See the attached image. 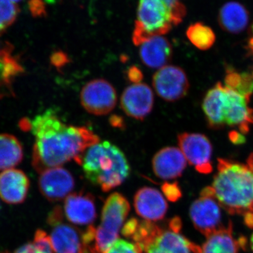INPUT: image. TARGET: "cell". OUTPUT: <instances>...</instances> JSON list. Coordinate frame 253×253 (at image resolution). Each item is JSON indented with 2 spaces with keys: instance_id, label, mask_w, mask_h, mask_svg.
<instances>
[{
  "instance_id": "83f0119b",
  "label": "cell",
  "mask_w": 253,
  "mask_h": 253,
  "mask_svg": "<svg viewBox=\"0 0 253 253\" xmlns=\"http://www.w3.org/2000/svg\"><path fill=\"white\" fill-rule=\"evenodd\" d=\"M19 9L9 0H0V36L15 22Z\"/></svg>"
},
{
  "instance_id": "7c38bea8",
  "label": "cell",
  "mask_w": 253,
  "mask_h": 253,
  "mask_svg": "<svg viewBox=\"0 0 253 253\" xmlns=\"http://www.w3.org/2000/svg\"><path fill=\"white\" fill-rule=\"evenodd\" d=\"M169 229H163L146 253H198L199 246L181 234V219L175 217L169 222Z\"/></svg>"
},
{
  "instance_id": "44dd1931",
  "label": "cell",
  "mask_w": 253,
  "mask_h": 253,
  "mask_svg": "<svg viewBox=\"0 0 253 253\" xmlns=\"http://www.w3.org/2000/svg\"><path fill=\"white\" fill-rule=\"evenodd\" d=\"M245 243L234 238L232 223L229 221L225 227L206 237L204 244L199 247V253H239Z\"/></svg>"
},
{
  "instance_id": "277c9868",
  "label": "cell",
  "mask_w": 253,
  "mask_h": 253,
  "mask_svg": "<svg viewBox=\"0 0 253 253\" xmlns=\"http://www.w3.org/2000/svg\"><path fill=\"white\" fill-rule=\"evenodd\" d=\"M250 99L217 83L206 94L203 110L208 124L213 129L224 126H236L246 134L253 125V110Z\"/></svg>"
},
{
  "instance_id": "836d02e7",
  "label": "cell",
  "mask_w": 253,
  "mask_h": 253,
  "mask_svg": "<svg viewBox=\"0 0 253 253\" xmlns=\"http://www.w3.org/2000/svg\"><path fill=\"white\" fill-rule=\"evenodd\" d=\"M229 138L230 140L235 144H241L246 141L244 134L237 131H231L229 133Z\"/></svg>"
},
{
  "instance_id": "d6986e66",
  "label": "cell",
  "mask_w": 253,
  "mask_h": 253,
  "mask_svg": "<svg viewBox=\"0 0 253 253\" xmlns=\"http://www.w3.org/2000/svg\"><path fill=\"white\" fill-rule=\"evenodd\" d=\"M139 48V56L143 63L151 68L167 66L172 56V47L167 38L153 37L144 42Z\"/></svg>"
},
{
  "instance_id": "30bf717a",
  "label": "cell",
  "mask_w": 253,
  "mask_h": 253,
  "mask_svg": "<svg viewBox=\"0 0 253 253\" xmlns=\"http://www.w3.org/2000/svg\"><path fill=\"white\" fill-rule=\"evenodd\" d=\"M179 149L186 161L201 174L212 172V146L204 134L184 132L178 136Z\"/></svg>"
},
{
  "instance_id": "8fae6325",
  "label": "cell",
  "mask_w": 253,
  "mask_h": 253,
  "mask_svg": "<svg viewBox=\"0 0 253 253\" xmlns=\"http://www.w3.org/2000/svg\"><path fill=\"white\" fill-rule=\"evenodd\" d=\"M153 86L160 97L168 102H174L186 96L189 83L182 68L167 65L155 73Z\"/></svg>"
},
{
  "instance_id": "7a4b0ae2",
  "label": "cell",
  "mask_w": 253,
  "mask_h": 253,
  "mask_svg": "<svg viewBox=\"0 0 253 253\" xmlns=\"http://www.w3.org/2000/svg\"><path fill=\"white\" fill-rule=\"evenodd\" d=\"M211 186L205 188L229 214L243 216L253 228V174L247 165L219 158Z\"/></svg>"
},
{
  "instance_id": "d590c367",
  "label": "cell",
  "mask_w": 253,
  "mask_h": 253,
  "mask_svg": "<svg viewBox=\"0 0 253 253\" xmlns=\"http://www.w3.org/2000/svg\"><path fill=\"white\" fill-rule=\"evenodd\" d=\"M249 48L253 52V24L251 27V38H250L249 41Z\"/></svg>"
},
{
  "instance_id": "7402d4cb",
  "label": "cell",
  "mask_w": 253,
  "mask_h": 253,
  "mask_svg": "<svg viewBox=\"0 0 253 253\" xmlns=\"http://www.w3.org/2000/svg\"><path fill=\"white\" fill-rule=\"evenodd\" d=\"M219 26L232 34L244 31L249 22V13L244 5L229 1L221 6L218 16Z\"/></svg>"
},
{
  "instance_id": "f546056e",
  "label": "cell",
  "mask_w": 253,
  "mask_h": 253,
  "mask_svg": "<svg viewBox=\"0 0 253 253\" xmlns=\"http://www.w3.org/2000/svg\"><path fill=\"white\" fill-rule=\"evenodd\" d=\"M162 191L167 199L172 202H175L181 196L180 188L176 182L165 183L162 186Z\"/></svg>"
},
{
  "instance_id": "603a6c76",
  "label": "cell",
  "mask_w": 253,
  "mask_h": 253,
  "mask_svg": "<svg viewBox=\"0 0 253 253\" xmlns=\"http://www.w3.org/2000/svg\"><path fill=\"white\" fill-rule=\"evenodd\" d=\"M22 144L14 136L0 134V170L13 169L23 161Z\"/></svg>"
},
{
  "instance_id": "4dcf8cb0",
  "label": "cell",
  "mask_w": 253,
  "mask_h": 253,
  "mask_svg": "<svg viewBox=\"0 0 253 253\" xmlns=\"http://www.w3.org/2000/svg\"><path fill=\"white\" fill-rule=\"evenodd\" d=\"M29 8L34 16H42L45 14V5L42 0H31Z\"/></svg>"
},
{
  "instance_id": "1f68e13d",
  "label": "cell",
  "mask_w": 253,
  "mask_h": 253,
  "mask_svg": "<svg viewBox=\"0 0 253 253\" xmlns=\"http://www.w3.org/2000/svg\"><path fill=\"white\" fill-rule=\"evenodd\" d=\"M126 76H127L128 79L131 83L134 84H139L141 83V81H142L143 73L141 72L140 69L136 66H131L129 69L127 70L126 72Z\"/></svg>"
},
{
  "instance_id": "484cf974",
  "label": "cell",
  "mask_w": 253,
  "mask_h": 253,
  "mask_svg": "<svg viewBox=\"0 0 253 253\" xmlns=\"http://www.w3.org/2000/svg\"><path fill=\"white\" fill-rule=\"evenodd\" d=\"M226 86L238 94L250 99L253 93V77L247 73H238L230 71L226 73Z\"/></svg>"
},
{
  "instance_id": "f35d334b",
  "label": "cell",
  "mask_w": 253,
  "mask_h": 253,
  "mask_svg": "<svg viewBox=\"0 0 253 253\" xmlns=\"http://www.w3.org/2000/svg\"><path fill=\"white\" fill-rule=\"evenodd\" d=\"M46 1H49V2H53V1H54V0H46Z\"/></svg>"
},
{
  "instance_id": "8d00e7d4",
  "label": "cell",
  "mask_w": 253,
  "mask_h": 253,
  "mask_svg": "<svg viewBox=\"0 0 253 253\" xmlns=\"http://www.w3.org/2000/svg\"><path fill=\"white\" fill-rule=\"evenodd\" d=\"M251 249H252L253 252V234H252V236H251Z\"/></svg>"
},
{
  "instance_id": "ab89813d",
  "label": "cell",
  "mask_w": 253,
  "mask_h": 253,
  "mask_svg": "<svg viewBox=\"0 0 253 253\" xmlns=\"http://www.w3.org/2000/svg\"><path fill=\"white\" fill-rule=\"evenodd\" d=\"M3 46H4V45L1 46V44H0V51H1V49H2Z\"/></svg>"
},
{
  "instance_id": "4fadbf2b",
  "label": "cell",
  "mask_w": 253,
  "mask_h": 253,
  "mask_svg": "<svg viewBox=\"0 0 253 253\" xmlns=\"http://www.w3.org/2000/svg\"><path fill=\"white\" fill-rule=\"evenodd\" d=\"M38 184L43 196L48 201L56 202L69 196L74 189L75 179L65 168H54L41 173Z\"/></svg>"
},
{
  "instance_id": "ba28073f",
  "label": "cell",
  "mask_w": 253,
  "mask_h": 253,
  "mask_svg": "<svg viewBox=\"0 0 253 253\" xmlns=\"http://www.w3.org/2000/svg\"><path fill=\"white\" fill-rule=\"evenodd\" d=\"M220 205L217 200L204 189L199 199L190 208V217L196 229L206 237L225 227L222 221Z\"/></svg>"
},
{
  "instance_id": "3957f363",
  "label": "cell",
  "mask_w": 253,
  "mask_h": 253,
  "mask_svg": "<svg viewBox=\"0 0 253 253\" xmlns=\"http://www.w3.org/2000/svg\"><path fill=\"white\" fill-rule=\"evenodd\" d=\"M77 163L83 168L86 179L104 192L122 184L130 171L123 151L107 141L88 148Z\"/></svg>"
},
{
  "instance_id": "cb8c5ba5",
  "label": "cell",
  "mask_w": 253,
  "mask_h": 253,
  "mask_svg": "<svg viewBox=\"0 0 253 253\" xmlns=\"http://www.w3.org/2000/svg\"><path fill=\"white\" fill-rule=\"evenodd\" d=\"M22 72V66L12 55L11 44H4L0 51V91L10 89L15 78Z\"/></svg>"
},
{
  "instance_id": "9c48e42d",
  "label": "cell",
  "mask_w": 253,
  "mask_h": 253,
  "mask_svg": "<svg viewBox=\"0 0 253 253\" xmlns=\"http://www.w3.org/2000/svg\"><path fill=\"white\" fill-rule=\"evenodd\" d=\"M81 102L83 108L90 114L105 116L116 107L117 94L109 82L104 79H95L83 86Z\"/></svg>"
},
{
  "instance_id": "e0dca14e",
  "label": "cell",
  "mask_w": 253,
  "mask_h": 253,
  "mask_svg": "<svg viewBox=\"0 0 253 253\" xmlns=\"http://www.w3.org/2000/svg\"><path fill=\"white\" fill-rule=\"evenodd\" d=\"M29 188V179L23 171L13 168L0 173V199L6 204H22Z\"/></svg>"
},
{
  "instance_id": "5b68a950",
  "label": "cell",
  "mask_w": 253,
  "mask_h": 253,
  "mask_svg": "<svg viewBox=\"0 0 253 253\" xmlns=\"http://www.w3.org/2000/svg\"><path fill=\"white\" fill-rule=\"evenodd\" d=\"M186 14L180 0H139L133 42L140 46L153 37L166 34L182 21Z\"/></svg>"
},
{
  "instance_id": "74e56055",
  "label": "cell",
  "mask_w": 253,
  "mask_h": 253,
  "mask_svg": "<svg viewBox=\"0 0 253 253\" xmlns=\"http://www.w3.org/2000/svg\"><path fill=\"white\" fill-rule=\"evenodd\" d=\"M9 1H11V2L14 3V4H16V2H18V1H21V0H9Z\"/></svg>"
},
{
  "instance_id": "d6a6232c",
  "label": "cell",
  "mask_w": 253,
  "mask_h": 253,
  "mask_svg": "<svg viewBox=\"0 0 253 253\" xmlns=\"http://www.w3.org/2000/svg\"><path fill=\"white\" fill-rule=\"evenodd\" d=\"M68 62L67 56L63 52H56L52 56V63L56 66H61Z\"/></svg>"
},
{
  "instance_id": "8992f818",
  "label": "cell",
  "mask_w": 253,
  "mask_h": 253,
  "mask_svg": "<svg viewBox=\"0 0 253 253\" xmlns=\"http://www.w3.org/2000/svg\"><path fill=\"white\" fill-rule=\"evenodd\" d=\"M129 211L130 205L122 194L110 195L103 207L101 224L95 229V252L105 253L117 241Z\"/></svg>"
},
{
  "instance_id": "f1b7e54d",
  "label": "cell",
  "mask_w": 253,
  "mask_h": 253,
  "mask_svg": "<svg viewBox=\"0 0 253 253\" xmlns=\"http://www.w3.org/2000/svg\"><path fill=\"white\" fill-rule=\"evenodd\" d=\"M105 253H142L140 249L132 243L125 240H117Z\"/></svg>"
},
{
  "instance_id": "5bb4252c",
  "label": "cell",
  "mask_w": 253,
  "mask_h": 253,
  "mask_svg": "<svg viewBox=\"0 0 253 253\" xmlns=\"http://www.w3.org/2000/svg\"><path fill=\"white\" fill-rule=\"evenodd\" d=\"M154 96L151 87L144 83L133 84L123 91L121 109L126 116L143 121L154 107Z\"/></svg>"
},
{
  "instance_id": "4316f807",
  "label": "cell",
  "mask_w": 253,
  "mask_h": 253,
  "mask_svg": "<svg viewBox=\"0 0 253 253\" xmlns=\"http://www.w3.org/2000/svg\"><path fill=\"white\" fill-rule=\"evenodd\" d=\"M51 239L45 231L38 229L33 242L23 245L13 253H53Z\"/></svg>"
},
{
  "instance_id": "d4e9b609",
  "label": "cell",
  "mask_w": 253,
  "mask_h": 253,
  "mask_svg": "<svg viewBox=\"0 0 253 253\" xmlns=\"http://www.w3.org/2000/svg\"><path fill=\"white\" fill-rule=\"evenodd\" d=\"M186 36L193 45L202 51L211 49L216 41L215 34L211 28L200 22L190 25Z\"/></svg>"
},
{
  "instance_id": "ffe728a7",
  "label": "cell",
  "mask_w": 253,
  "mask_h": 253,
  "mask_svg": "<svg viewBox=\"0 0 253 253\" xmlns=\"http://www.w3.org/2000/svg\"><path fill=\"white\" fill-rule=\"evenodd\" d=\"M162 230L161 226L152 221L131 218L123 226L122 234L126 239L131 240L143 253Z\"/></svg>"
},
{
  "instance_id": "ac0fdd59",
  "label": "cell",
  "mask_w": 253,
  "mask_h": 253,
  "mask_svg": "<svg viewBox=\"0 0 253 253\" xmlns=\"http://www.w3.org/2000/svg\"><path fill=\"white\" fill-rule=\"evenodd\" d=\"M184 154L179 148L168 146L160 150L152 161L153 170L158 177L168 180L179 177L186 167Z\"/></svg>"
},
{
  "instance_id": "e575fe53",
  "label": "cell",
  "mask_w": 253,
  "mask_h": 253,
  "mask_svg": "<svg viewBox=\"0 0 253 253\" xmlns=\"http://www.w3.org/2000/svg\"><path fill=\"white\" fill-rule=\"evenodd\" d=\"M247 166L251 169L253 174V153L250 155L247 160Z\"/></svg>"
},
{
  "instance_id": "9a60e30c",
  "label": "cell",
  "mask_w": 253,
  "mask_h": 253,
  "mask_svg": "<svg viewBox=\"0 0 253 253\" xmlns=\"http://www.w3.org/2000/svg\"><path fill=\"white\" fill-rule=\"evenodd\" d=\"M63 212L73 224L91 226L96 217L94 197L89 193L70 194L65 200Z\"/></svg>"
},
{
  "instance_id": "2e32d148",
  "label": "cell",
  "mask_w": 253,
  "mask_h": 253,
  "mask_svg": "<svg viewBox=\"0 0 253 253\" xmlns=\"http://www.w3.org/2000/svg\"><path fill=\"white\" fill-rule=\"evenodd\" d=\"M134 206L138 215L152 222L162 220L168 208L167 201L163 194L151 187L138 190L134 196Z\"/></svg>"
},
{
  "instance_id": "6da1fadb",
  "label": "cell",
  "mask_w": 253,
  "mask_h": 253,
  "mask_svg": "<svg viewBox=\"0 0 253 253\" xmlns=\"http://www.w3.org/2000/svg\"><path fill=\"white\" fill-rule=\"evenodd\" d=\"M29 126L35 137L32 163L39 173L73 159L77 163L88 148L100 141L86 126H67L52 110L37 116Z\"/></svg>"
},
{
  "instance_id": "60d3db41",
  "label": "cell",
  "mask_w": 253,
  "mask_h": 253,
  "mask_svg": "<svg viewBox=\"0 0 253 253\" xmlns=\"http://www.w3.org/2000/svg\"><path fill=\"white\" fill-rule=\"evenodd\" d=\"M252 76H253V73H252Z\"/></svg>"
},
{
  "instance_id": "52a82bcc",
  "label": "cell",
  "mask_w": 253,
  "mask_h": 253,
  "mask_svg": "<svg viewBox=\"0 0 253 253\" xmlns=\"http://www.w3.org/2000/svg\"><path fill=\"white\" fill-rule=\"evenodd\" d=\"M48 223L52 226L50 239L56 253H93L84 245L83 234L63 221V211L57 206L50 213Z\"/></svg>"
}]
</instances>
